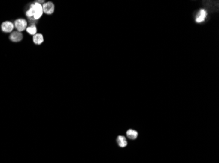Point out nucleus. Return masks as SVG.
Returning a JSON list of instances; mask_svg holds the SVG:
<instances>
[{"label": "nucleus", "mask_w": 219, "mask_h": 163, "mask_svg": "<svg viewBox=\"0 0 219 163\" xmlns=\"http://www.w3.org/2000/svg\"><path fill=\"white\" fill-rule=\"evenodd\" d=\"M32 6H33V7H34L35 14H34V17L32 18V19H33L35 20H38L42 16L43 13H44L42 5L40 4V3H38L35 1L34 3L32 4Z\"/></svg>", "instance_id": "f257e3e1"}, {"label": "nucleus", "mask_w": 219, "mask_h": 163, "mask_svg": "<svg viewBox=\"0 0 219 163\" xmlns=\"http://www.w3.org/2000/svg\"><path fill=\"white\" fill-rule=\"evenodd\" d=\"M28 23L26 20L23 19H19L15 22V26L18 31L21 32L26 30Z\"/></svg>", "instance_id": "f03ea898"}, {"label": "nucleus", "mask_w": 219, "mask_h": 163, "mask_svg": "<svg viewBox=\"0 0 219 163\" xmlns=\"http://www.w3.org/2000/svg\"><path fill=\"white\" fill-rule=\"evenodd\" d=\"M44 13L47 14H52L55 11V5L51 1L44 3L42 6Z\"/></svg>", "instance_id": "7ed1b4c3"}, {"label": "nucleus", "mask_w": 219, "mask_h": 163, "mask_svg": "<svg viewBox=\"0 0 219 163\" xmlns=\"http://www.w3.org/2000/svg\"><path fill=\"white\" fill-rule=\"evenodd\" d=\"M23 39V35L21 32L19 31H13L9 36L10 41L13 42H19L22 41Z\"/></svg>", "instance_id": "20e7f679"}, {"label": "nucleus", "mask_w": 219, "mask_h": 163, "mask_svg": "<svg viewBox=\"0 0 219 163\" xmlns=\"http://www.w3.org/2000/svg\"><path fill=\"white\" fill-rule=\"evenodd\" d=\"M2 30L4 33H11L14 29L13 24L10 21L3 22L1 26Z\"/></svg>", "instance_id": "39448f33"}, {"label": "nucleus", "mask_w": 219, "mask_h": 163, "mask_svg": "<svg viewBox=\"0 0 219 163\" xmlns=\"http://www.w3.org/2000/svg\"><path fill=\"white\" fill-rule=\"evenodd\" d=\"M207 16V13L205 9H200L199 12L197 13L196 18V22L197 23H202L205 20Z\"/></svg>", "instance_id": "423d86ee"}, {"label": "nucleus", "mask_w": 219, "mask_h": 163, "mask_svg": "<svg viewBox=\"0 0 219 163\" xmlns=\"http://www.w3.org/2000/svg\"><path fill=\"white\" fill-rule=\"evenodd\" d=\"M116 141L118 146L120 147H125L128 144L127 138L124 136H118Z\"/></svg>", "instance_id": "0eeeda50"}, {"label": "nucleus", "mask_w": 219, "mask_h": 163, "mask_svg": "<svg viewBox=\"0 0 219 163\" xmlns=\"http://www.w3.org/2000/svg\"><path fill=\"white\" fill-rule=\"evenodd\" d=\"M126 135L128 138H129L130 140H135L137 138L138 134L136 130L130 129L127 130Z\"/></svg>", "instance_id": "6e6552de"}, {"label": "nucleus", "mask_w": 219, "mask_h": 163, "mask_svg": "<svg viewBox=\"0 0 219 163\" xmlns=\"http://www.w3.org/2000/svg\"><path fill=\"white\" fill-rule=\"evenodd\" d=\"M33 41L35 45H39L42 44L44 41V36L41 33H36L34 35L33 37Z\"/></svg>", "instance_id": "1a4fd4ad"}, {"label": "nucleus", "mask_w": 219, "mask_h": 163, "mask_svg": "<svg viewBox=\"0 0 219 163\" xmlns=\"http://www.w3.org/2000/svg\"><path fill=\"white\" fill-rule=\"evenodd\" d=\"M26 31L30 35H34L36 34L37 28H36V26H35V24H30V26L27 27Z\"/></svg>", "instance_id": "9d476101"}, {"label": "nucleus", "mask_w": 219, "mask_h": 163, "mask_svg": "<svg viewBox=\"0 0 219 163\" xmlns=\"http://www.w3.org/2000/svg\"><path fill=\"white\" fill-rule=\"evenodd\" d=\"M34 14H35V11H34V7H33V6H32V4L30 7L29 9L26 10V16L28 18V19H32V18L34 17Z\"/></svg>", "instance_id": "9b49d317"}]
</instances>
